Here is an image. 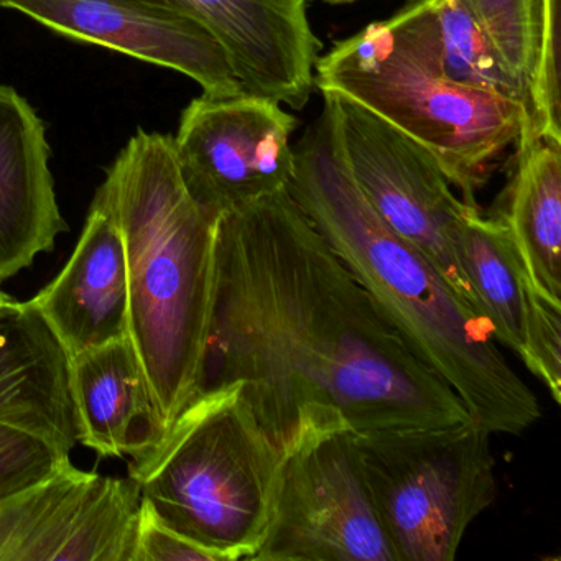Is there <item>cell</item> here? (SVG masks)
<instances>
[{
	"label": "cell",
	"instance_id": "cell-1",
	"mask_svg": "<svg viewBox=\"0 0 561 561\" xmlns=\"http://www.w3.org/2000/svg\"><path fill=\"white\" fill-rule=\"evenodd\" d=\"M231 383L280 451L305 420H340L353 432L472 420L288 190L219 216L195 397Z\"/></svg>",
	"mask_w": 561,
	"mask_h": 561
},
{
	"label": "cell",
	"instance_id": "cell-2",
	"mask_svg": "<svg viewBox=\"0 0 561 561\" xmlns=\"http://www.w3.org/2000/svg\"><path fill=\"white\" fill-rule=\"evenodd\" d=\"M294 159L291 198L471 419L492 435L518 436L535 425L537 396L505 359L488 318L376 215L351 179L327 104Z\"/></svg>",
	"mask_w": 561,
	"mask_h": 561
},
{
	"label": "cell",
	"instance_id": "cell-3",
	"mask_svg": "<svg viewBox=\"0 0 561 561\" xmlns=\"http://www.w3.org/2000/svg\"><path fill=\"white\" fill-rule=\"evenodd\" d=\"M94 199L123 234L129 336L169 432L198 387L219 216L190 195L173 137L144 130L121 150Z\"/></svg>",
	"mask_w": 561,
	"mask_h": 561
},
{
	"label": "cell",
	"instance_id": "cell-4",
	"mask_svg": "<svg viewBox=\"0 0 561 561\" xmlns=\"http://www.w3.org/2000/svg\"><path fill=\"white\" fill-rule=\"evenodd\" d=\"M314 84L373 111L438 160L462 202L476 203L492 162L517 140L527 104L459 87L443 75L432 0H412L318 58Z\"/></svg>",
	"mask_w": 561,
	"mask_h": 561
},
{
	"label": "cell",
	"instance_id": "cell-5",
	"mask_svg": "<svg viewBox=\"0 0 561 561\" xmlns=\"http://www.w3.org/2000/svg\"><path fill=\"white\" fill-rule=\"evenodd\" d=\"M280 461L231 383L196 396L162 442L133 459L129 478L167 527L218 561H251L271 524Z\"/></svg>",
	"mask_w": 561,
	"mask_h": 561
},
{
	"label": "cell",
	"instance_id": "cell-6",
	"mask_svg": "<svg viewBox=\"0 0 561 561\" xmlns=\"http://www.w3.org/2000/svg\"><path fill=\"white\" fill-rule=\"evenodd\" d=\"M357 459L397 561H453L497 499L491 436L471 422L353 432Z\"/></svg>",
	"mask_w": 561,
	"mask_h": 561
},
{
	"label": "cell",
	"instance_id": "cell-7",
	"mask_svg": "<svg viewBox=\"0 0 561 561\" xmlns=\"http://www.w3.org/2000/svg\"><path fill=\"white\" fill-rule=\"evenodd\" d=\"M397 561L340 420H305L282 449L264 543L251 561Z\"/></svg>",
	"mask_w": 561,
	"mask_h": 561
},
{
	"label": "cell",
	"instance_id": "cell-8",
	"mask_svg": "<svg viewBox=\"0 0 561 561\" xmlns=\"http://www.w3.org/2000/svg\"><path fill=\"white\" fill-rule=\"evenodd\" d=\"M323 98L344 165L370 208L481 311L459 261V229L471 205L453 193L438 160L351 98L340 93Z\"/></svg>",
	"mask_w": 561,
	"mask_h": 561
},
{
	"label": "cell",
	"instance_id": "cell-9",
	"mask_svg": "<svg viewBox=\"0 0 561 561\" xmlns=\"http://www.w3.org/2000/svg\"><path fill=\"white\" fill-rule=\"evenodd\" d=\"M277 101L251 93L192 101L173 137L190 195L221 216L288 190L297 119Z\"/></svg>",
	"mask_w": 561,
	"mask_h": 561
},
{
	"label": "cell",
	"instance_id": "cell-10",
	"mask_svg": "<svg viewBox=\"0 0 561 561\" xmlns=\"http://www.w3.org/2000/svg\"><path fill=\"white\" fill-rule=\"evenodd\" d=\"M44 27L179 71L209 98L244 93L218 42L198 22L153 0H0Z\"/></svg>",
	"mask_w": 561,
	"mask_h": 561
},
{
	"label": "cell",
	"instance_id": "cell-11",
	"mask_svg": "<svg viewBox=\"0 0 561 561\" xmlns=\"http://www.w3.org/2000/svg\"><path fill=\"white\" fill-rule=\"evenodd\" d=\"M198 22L225 50L245 93L304 110L321 44L305 0H153Z\"/></svg>",
	"mask_w": 561,
	"mask_h": 561
},
{
	"label": "cell",
	"instance_id": "cell-12",
	"mask_svg": "<svg viewBox=\"0 0 561 561\" xmlns=\"http://www.w3.org/2000/svg\"><path fill=\"white\" fill-rule=\"evenodd\" d=\"M27 304L68 357L129 336L126 249L106 206L94 199L73 254Z\"/></svg>",
	"mask_w": 561,
	"mask_h": 561
},
{
	"label": "cell",
	"instance_id": "cell-13",
	"mask_svg": "<svg viewBox=\"0 0 561 561\" xmlns=\"http://www.w3.org/2000/svg\"><path fill=\"white\" fill-rule=\"evenodd\" d=\"M67 229L44 121L14 88L0 84V282L50 252Z\"/></svg>",
	"mask_w": 561,
	"mask_h": 561
},
{
	"label": "cell",
	"instance_id": "cell-14",
	"mask_svg": "<svg viewBox=\"0 0 561 561\" xmlns=\"http://www.w3.org/2000/svg\"><path fill=\"white\" fill-rule=\"evenodd\" d=\"M77 443L103 458H140L167 428L130 336L68 357Z\"/></svg>",
	"mask_w": 561,
	"mask_h": 561
},
{
	"label": "cell",
	"instance_id": "cell-15",
	"mask_svg": "<svg viewBox=\"0 0 561 561\" xmlns=\"http://www.w3.org/2000/svg\"><path fill=\"white\" fill-rule=\"evenodd\" d=\"M0 423L77 445L67 353L27 301L0 313Z\"/></svg>",
	"mask_w": 561,
	"mask_h": 561
},
{
	"label": "cell",
	"instance_id": "cell-16",
	"mask_svg": "<svg viewBox=\"0 0 561 561\" xmlns=\"http://www.w3.org/2000/svg\"><path fill=\"white\" fill-rule=\"evenodd\" d=\"M501 215L531 288L561 305V144L538 134L530 113L517 140Z\"/></svg>",
	"mask_w": 561,
	"mask_h": 561
},
{
	"label": "cell",
	"instance_id": "cell-17",
	"mask_svg": "<svg viewBox=\"0 0 561 561\" xmlns=\"http://www.w3.org/2000/svg\"><path fill=\"white\" fill-rule=\"evenodd\" d=\"M459 261L476 304L491 323L495 340L520 357L534 294L524 265L499 218L469 206L459 229Z\"/></svg>",
	"mask_w": 561,
	"mask_h": 561
},
{
	"label": "cell",
	"instance_id": "cell-18",
	"mask_svg": "<svg viewBox=\"0 0 561 561\" xmlns=\"http://www.w3.org/2000/svg\"><path fill=\"white\" fill-rule=\"evenodd\" d=\"M443 75L459 87L528 104V87L508 70L461 0H432Z\"/></svg>",
	"mask_w": 561,
	"mask_h": 561
},
{
	"label": "cell",
	"instance_id": "cell-19",
	"mask_svg": "<svg viewBox=\"0 0 561 561\" xmlns=\"http://www.w3.org/2000/svg\"><path fill=\"white\" fill-rule=\"evenodd\" d=\"M93 472L73 462L0 504V561H45L68 505Z\"/></svg>",
	"mask_w": 561,
	"mask_h": 561
},
{
	"label": "cell",
	"instance_id": "cell-20",
	"mask_svg": "<svg viewBox=\"0 0 561 561\" xmlns=\"http://www.w3.org/2000/svg\"><path fill=\"white\" fill-rule=\"evenodd\" d=\"M508 70L528 87L543 0H461Z\"/></svg>",
	"mask_w": 561,
	"mask_h": 561
},
{
	"label": "cell",
	"instance_id": "cell-21",
	"mask_svg": "<svg viewBox=\"0 0 561 561\" xmlns=\"http://www.w3.org/2000/svg\"><path fill=\"white\" fill-rule=\"evenodd\" d=\"M70 462V453L44 436L0 423V504Z\"/></svg>",
	"mask_w": 561,
	"mask_h": 561
},
{
	"label": "cell",
	"instance_id": "cell-22",
	"mask_svg": "<svg viewBox=\"0 0 561 561\" xmlns=\"http://www.w3.org/2000/svg\"><path fill=\"white\" fill-rule=\"evenodd\" d=\"M560 0H543L541 31L538 38L534 70L528 81L530 116L538 134L554 144H561L560 77Z\"/></svg>",
	"mask_w": 561,
	"mask_h": 561
},
{
	"label": "cell",
	"instance_id": "cell-23",
	"mask_svg": "<svg viewBox=\"0 0 561 561\" xmlns=\"http://www.w3.org/2000/svg\"><path fill=\"white\" fill-rule=\"evenodd\" d=\"M520 359L561 403V305L531 294Z\"/></svg>",
	"mask_w": 561,
	"mask_h": 561
},
{
	"label": "cell",
	"instance_id": "cell-24",
	"mask_svg": "<svg viewBox=\"0 0 561 561\" xmlns=\"http://www.w3.org/2000/svg\"><path fill=\"white\" fill-rule=\"evenodd\" d=\"M134 561H218V558L167 527L140 499Z\"/></svg>",
	"mask_w": 561,
	"mask_h": 561
},
{
	"label": "cell",
	"instance_id": "cell-25",
	"mask_svg": "<svg viewBox=\"0 0 561 561\" xmlns=\"http://www.w3.org/2000/svg\"><path fill=\"white\" fill-rule=\"evenodd\" d=\"M18 304L19 301L15 300V298H12L11 295L0 290V313H2V311L11 310V308H14Z\"/></svg>",
	"mask_w": 561,
	"mask_h": 561
},
{
	"label": "cell",
	"instance_id": "cell-26",
	"mask_svg": "<svg viewBox=\"0 0 561 561\" xmlns=\"http://www.w3.org/2000/svg\"><path fill=\"white\" fill-rule=\"evenodd\" d=\"M330 4H347V2H354V0H327Z\"/></svg>",
	"mask_w": 561,
	"mask_h": 561
}]
</instances>
